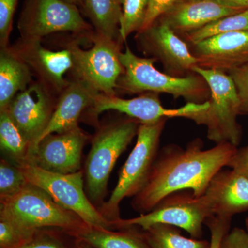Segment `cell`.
Instances as JSON below:
<instances>
[{"label": "cell", "mask_w": 248, "mask_h": 248, "mask_svg": "<svg viewBox=\"0 0 248 248\" xmlns=\"http://www.w3.org/2000/svg\"><path fill=\"white\" fill-rule=\"evenodd\" d=\"M203 142L196 140L186 149L172 146L158 154L143 188L133 197L135 211H151L164 198L174 192L190 190L195 197H202L213 178L228 166L237 151L230 143H217L203 149Z\"/></svg>", "instance_id": "obj_1"}, {"label": "cell", "mask_w": 248, "mask_h": 248, "mask_svg": "<svg viewBox=\"0 0 248 248\" xmlns=\"http://www.w3.org/2000/svg\"><path fill=\"white\" fill-rule=\"evenodd\" d=\"M140 123L128 118L98 127L84 165L85 192L97 208L106 202L111 172L117 159L138 135Z\"/></svg>", "instance_id": "obj_2"}, {"label": "cell", "mask_w": 248, "mask_h": 248, "mask_svg": "<svg viewBox=\"0 0 248 248\" xmlns=\"http://www.w3.org/2000/svg\"><path fill=\"white\" fill-rule=\"evenodd\" d=\"M192 71L203 78L210 89V107L194 114L190 120L205 125L207 137L215 143L237 146L241 139L237 117L241 113V101L232 79L226 72L196 66Z\"/></svg>", "instance_id": "obj_3"}, {"label": "cell", "mask_w": 248, "mask_h": 248, "mask_svg": "<svg viewBox=\"0 0 248 248\" xmlns=\"http://www.w3.org/2000/svg\"><path fill=\"white\" fill-rule=\"evenodd\" d=\"M166 120L167 119H164L155 123L140 124L136 144L120 170L115 188L108 200L97 208L114 226L116 222L122 218L121 202L125 198L138 195L146 185L159 154L160 138Z\"/></svg>", "instance_id": "obj_4"}, {"label": "cell", "mask_w": 248, "mask_h": 248, "mask_svg": "<svg viewBox=\"0 0 248 248\" xmlns=\"http://www.w3.org/2000/svg\"><path fill=\"white\" fill-rule=\"evenodd\" d=\"M120 60L124 71L117 85L125 92L166 93L175 99L185 98L188 102H205L203 100L210 89L200 76L182 78L166 74L155 68L156 59L140 58L128 46L120 52Z\"/></svg>", "instance_id": "obj_5"}, {"label": "cell", "mask_w": 248, "mask_h": 248, "mask_svg": "<svg viewBox=\"0 0 248 248\" xmlns=\"http://www.w3.org/2000/svg\"><path fill=\"white\" fill-rule=\"evenodd\" d=\"M0 217L30 229L57 228L66 234L86 225L76 214L30 183L16 195L0 200Z\"/></svg>", "instance_id": "obj_6"}, {"label": "cell", "mask_w": 248, "mask_h": 248, "mask_svg": "<svg viewBox=\"0 0 248 248\" xmlns=\"http://www.w3.org/2000/svg\"><path fill=\"white\" fill-rule=\"evenodd\" d=\"M18 166L29 183L46 191L57 203L76 214L88 226L115 231L113 223L103 216L86 195L84 170L71 174H60L32 164Z\"/></svg>", "instance_id": "obj_7"}, {"label": "cell", "mask_w": 248, "mask_h": 248, "mask_svg": "<svg viewBox=\"0 0 248 248\" xmlns=\"http://www.w3.org/2000/svg\"><path fill=\"white\" fill-rule=\"evenodd\" d=\"M91 37L93 46L89 50H84L76 43L67 46L73 60L71 71L75 79L84 81L97 93L116 95L117 83L124 71L120 60V44L97 32Z\"/></svg>", "instance_id": "obj_8"}, {"label": "cell", "mask_w": 248, "mask_h": 248, "mask_svg": "<svg viewBox=\"0 0 248 248\" xmlns=\"http://www.w3.org/2000/svg\"><path fill=\"white\" fill-rule=\"evenodd\" d=\"M184 191L168 196L148 213L128 219L121 218L115 223L116 231L136 226L144 231L154 225L166 224L182 228L192 237L200 239L203 223L213 215L203 196L197 197Z\"/></svg>", "instance_id": "obj_9"}, {"label": "cell", "mask_w": 248, "mask_h": 248, "mask_svg": "<svg viewBox=\"0 0 248 248\" xmlns=\"http://www.w3.org/2000/svg\"><path fill=\"white\" fill-rule=\"evenodd\" d=\"M23 41H40L54 32H91L78 6L65 0H26L18 20Z\"/></svg>", "instance_id": "obj_10"}, {"label": "cell", "mask_w": 248, "mask_h": 248, "mask_svg": "<svg viewBox=\"0 0 248 248\" xmlns=\"http://www.w3.org/2000/svg\"><path fill=\"white\" fill-rule=\"evenodd\" d=\"M209 107L210 102L208 100L202 104L187 102L179 108L168 109L163 107L157 94H144L126 99L99 93L89 112L90 117H92L94 122L102 112L115 110L138 121L140 124H151L173 117L189 119L194 114L207 110Z\"/></svg>", "instance_id": "obj_11"}, {"label": "cell", "mask_w": 248, "mask_h": 248, "mask_svg": "<svg viewBox=\"0 0 248 248\" xmlns=\"http://www.w3.org/2000/svg\"><path fill=\"white\" fill-rule=\"evenodd\" d=\"M92 136L79 126L50 134L39 142L31 153L27 164L48 172L71 174L81 169L84 148Z\"/></svg>", "instance_id": "obj_12"}, {"label": "cell", "mask_w": 248, "mask_h": 248, "mask_svg": "<svg viewBox=\"0 0 248 248\" xmlns=\"http://www.w3.org/2000/svg\"><path fill=\"white\" fill-rule=\"evenodd\" d=\"M55 107L47 89L37 83L17 93L4 109L30 143V155L46 128Z\"/></svg>", "instance_id": "obj_13"}, {"label": "cell", "mask_w": 248, "mask_h": 248, "mask_svg": "<svg viewBox=\"0 0 248 248\" xmlns=\"http://www.w3.org/2000/svg\"><path fill=\"white\" fill-rule=\"evenodd\" d=\"M138 32L143 49L161 60L172 73L184 74L198 65V59L190 53L186 42L165 23L156 21Z\"/></svg>", "instance_id": "obj_14"}, {"label": "cell", "mask_w": 248, "mask_h": 248, "mask_svg": "<svg viewBox=\"0 0 248 248\" xmlns=\"http://www.w3.org/2000/svg\"><path fill=\"white\" fill-rule=\"evenodd\" d=\"M195 46L202 68L230 72L248 62V31L220 34Z\"/></svg>", "instance_id": "obj_15"}, {"label": "cell", "mask_w": 248, "mask_h": 248, "mask_svg": "<svg viewBox=\"0 0 248 248\" xmlns=\"http://www.w3.org/2000/svg\"><path fill=\"white\" fill-rule=\"evenodd\" d=\"M203 196L213 217L231 221L236 214L248 210V177L234 170H221Z\"/></svg>", "instance_id": "obj_16"}, {"label": "cell", "mask_w": 248, "mask_h": 248, "mask_svg": "<svg viewBox=\"0 0 248 248\" xmlns=\"http://www.w3.org/2000/svg\"><path fill=\"white\" fill-rule=\"evenodd\" d=\"M14 51L36 72L42 85L62 93L69 84L64 78L73 66L71 51L68 48L53 51L42 46L40 41L22 40Z\"/></svg>", "instance_id": "obj_17"}, {"label": "cell", "mask_w": 248, "mask_h": 248, "mask_svg": "<svg viewBox=\"0 0 248 248\" xmlns=\"http://www.w3.org/2000/svg\"><path fill=\"white\" fill-rule=\"evenodd\" d=\"M243 10L245 9L231 7L215 0H179L158 19L175 32L188 34Z\"/></svg>", "instance_id": "obj_18"}, {"label": "cell", "mask_w": 248, "mask_h": 248, "mask_svg": "<svg viewBox=\"0 0 248 248\" xmlns=\"http://www.w3.org/2000/svg\"><path fill=\"white\" fill-rule=\"evenodd\" d=\"M97 94L99 93L81 80L75 79L69 82L60 94L53 115L32 152L41 140L50 134L62 133L79 126L80 117L92 107Z\"/></svg>", "instance_id": "obj_19"}, {"label": "cell", "mask_w": 248, "mask_h": 248, "mask_svg": "<svg viewBox=\"0 0 248 248\" xmlns=\"http://www.w3.org/2000/svg\"><path fill=\"white\" fill-rule=\"evenodd\" d=\"M31 81L30 67L14 50L1 48L0 53V110L9 107L15 96L27 89Z\"/></svg>", "instance_id": "obj_20"}, {"label": "cell", "mask_w": 248, "mask_h": 248, "mask_svg": "<svg viewBox=\"0 0 248 248\" xmlns=\"http://www.w3.org/2000/svg\"><path fill=\"white\" fill-rule=\"evenodd\" d=\"M67 234L94 248H151L143 233L135 231L133 227L112 231L86 225Z\"/></svg>", "instance_id": "obj_21"}, {"label": "cell", "mask_w": 248, "mask_h": 248, "mask_svg": "<svg viewBox=\"0 0 248 248\" xmlns=\"http://www.w3.org/2000/svg\"><path fill=\"white\" fill-rule=\"evenodd\" d=\"M81 9L95 32L109 40L120 42L121 0H84Z\"/></svg>", "instance_id": "obj_22"}, {"label": "cell", "mask_w": 248, "mask_h": 248, "mask_svg": "<svg viewBox=\"0 0 248 248\" xmlns=\"http://www.w3.org/2000/svg\"><path fill=\"white\" fill-rule=\"evenodd\" d=\"M0 146L13 163L17 166L27 164L31 144L7 110H0Z\"/></svg>", "instance_id": "obj_23"}, {"label": "cell", "mask_w": 248, "mask_h": 248, "mask_svg": "<svg viewBox=\"0 0 248 248\" xmlns=\"http://www.w3.org/2000/svg\"><path fill=\"white\" fill-rule=\"evenodd\" d=\"M176 228L156 224L143 233L151 248H210V241L185 237Z\"/></svg>", "instance_id": "obj_24"}, {"label": "cell", "mask_w": 248, "mask_h": 248, "mask_svg": "<svg viewBox=\"0 0 248 248\" xmlns=\"http://www.w3.org/2000/svg\"><path fill=\"white\" fill-rule=\"evenodd\" d=\"M246 31H248V9L243 10L237 14L217 19L186 35L189 42L195 45L213 36L227 32Z\"/></svg>", "instance_id": "obj_25"}, {"label": "cell", "mask_w": 248, "mask_h": 248, "mask_svg": "<svg viewBox=\"0 0 248 248\" xmlns=\"http://www.w3.org/2000/svg\"><path fill=\"white\" fill-rule=\"evenodd\" d=\"M149 0H121L120 40L124 42L135 31L140 32L146 20Z\"/></svg>", "instance_id": "obj_26"}, {"label": "cell", "mask_w": 248, "mask_h": 248, "mask_svg": "<svg viewBox=\"0 0 248 248\" xmlns=\"http://www.w3.org/2000/svg\"><path fill=\"white\" fill-rule=\"evenodd\" d=\"M29 183L17 165L12 161H0V200L16 195Z\"/></svg>", "instance_id": "obj_27"}, {"label": "cell", "mask_w": 248, "mask_h": 248, "mask_svg": "<svg viewBox=\"0 0 248 248\" xmlns=\"http://www.w3.org/2000/svg\"><path fill=\"white\" fill-rule=\"evenodd\" d=\"M40 231L25 228L9 218L0 217V248L21 247Z\"/></svg>", "instance_id": "obj_28"}, {"label": "cell", "mask_w": 248, "mask_h": 248, "mask_svg": "<svg viewBox=\"0 0 248 248\" xmlns=\"http://www.w3.org/2000/svg\"><path fill=\"white\" fill-rule=\"evenodd\" d=\"M17 1L18 0H0V44L1 48L8 47Z\"/></svg>", "instance_id": "obj_29"}, {"label": "cell", "mask_w": 248, "mask_h": 248, "mask_svg": "<svg viewBox=\"0 0 248 248\" xmlns=\"http://www.w3.org/2000/svg\"><path fill=\"white\" fill-rule=\"evenodd\" d=\"M229 73L239 94L241 112L248 113V62L232 70Z\"/></svg>", "instance_id": "obj_30"}, {"label": "cell", "mask_w": 248, "mask_h": 248, "mask_svg": "<svg viewBox=\"0 0 248 248\" xmlns=\"http://www.w3.org/2000/svg\"><path fill=\"white\" fill-rule=\"evenodd\" d=\"M178 1L179 0H149L146 20L141 31L153 25Z\"/></svg>", "instance_id": "obj_31"}, {"label": "cell", "mask_w": 248, "mask_h": 248, "mask_svg": "<svg viewBox=\"0 0 248 248\" xmlns=\"http://www.w3.org/2000/svg\"><path fill=\"white\" fill-rule=\"evenodd\" d=\"M231 222L217 217H211L206 220L205 223L208 225L211 234L210 248H219L222 238L229 231Z\"/></svg>", "instance_id": "obj_32"}, {"label": "cell", "mask_w": 248, "mask_h": 248, "mask_svg": "<svg viewBox=\"0 0 248 248\" xmlns=\"http://www.w3.org/2000/svg\"><path fill=\"white\" fill-rule=\"evenodd\" d=\"M17 248H68L58 238L48 232L39 231L27 244Z\"/></svg>", "instance_id": "obj_33"}, {"label": "cell", "mask_w": 248, "mask_h": 248, "mask_svg": "<svg viewBox=\"0 0 248 248\" xmlns=\"http://www.w3.org/2000/svg\"><path fill=\"white\" fill-rule=\"evenodd\" d=\"M219 248H248V232L246 230L235 228L222 238Z\"/></svg>", "instance_id": "obj_34"}, {"label": "cell", "mask_w": 248, "mask_h": 248, "mask_svg": "<svg viewBox=\"0 0 248 248\" xmlns=\"http://www.w3.org/2000/svg\"><path fill=\"white\" fill-rule=\"evenodd\" d=\"M227 166L248 177V146L237 149Z\"/></svg>", "instance_id": "obj_35"}, {"label": "cell", "mask_w": 248, "mask_h": 248, "mask_svg": "<svg viewBox=\"0 0 248 248\" xmlns=\"http://www.w3.org/2000/svg\"><path fill=\"white\" fill-rule=\"evenodd\" d=\"M187 1H192V0H187ZM215 1H219L222 4L236 8V9H248V0H215Z\"/></svg>", "instance_id": "obj_36"}, {"label": "cell", "mask_w": 248, "mask_h": 248, "mask_svg": "<svg viewBox=\"0 0 248 248\" xmlns=\"http://www.w3.org/2000/svg\"><path fill=\"white\" fill-rule=\"evenodd\" d=\"M77 248H94L86 243L82 242V241H77Z\"/></svg>", "instance_id": "obj_37"}, {"label": "cell", "mask_w": 248, "mask_h": 248, "mask_svg": "<svg viewBox=\"0 0 248 248\" xmlns=\"http://www.w3.org/2000/svg\"><path fill=\"white\" fill-rule=\"evenodd\" d=\"M65 1L76 5V6H80L81 8L82 7L83 4H84V0H65Z\"/></svg>", "instance_id": "obj_38"}, {"label": "cell", "mask_w": 248, "mask_h": 248, "mask_svg": "<svg viewBox=\"0 0 248 248\" xmlns=\"http://www.w3.org/2000/svg\"><path fill=\"white\" fill-rule=\"evenodd\" d=\"M246 231L248 232V217L246 219Z\"/></svg>", "instance_id": "obj_39"}]
</instances>
